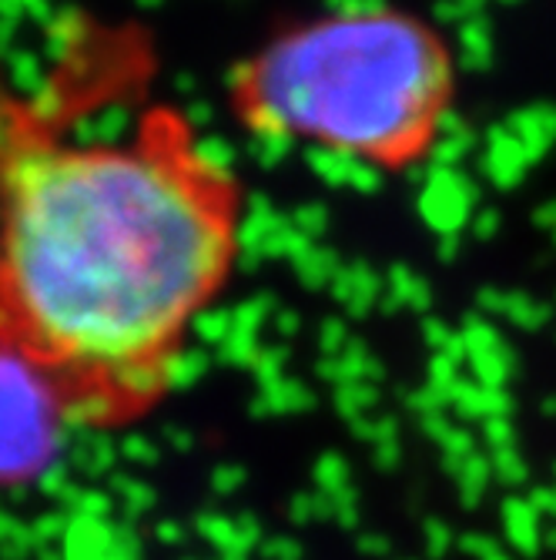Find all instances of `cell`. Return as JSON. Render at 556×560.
<instances>
[{
  "label": "cell",
  "mask_w": 556,
  "mask_h": 560,
  "mask_svg": "<svg viewBox=\"0 0 556 560\" xmlns=\"http://www.w3.org/2000/svg\"><path fill=\"white\" fill-rule=\"evenodd\" d=\"M245 225L232 155L181 108L81 138L0 78V355L68 427L125 430L168 399Z\"/></svg>",
  "instance_id": "obj_1"
},
{
  "label": "cell",
  "mask_w": 556,
  "mask_h": 560,
  "mask_svg": "<svg viewBox=\"0 0 556 560\" xmlns=\"http://www.w3.org/2000/svg\"><path fill=\"white\" fill-rule=\"evenodd\" d=\"M251 141L298 138L376 165L419 159L449 108L452 61L439 37L392 11L288 27L225 81Z\"/></svg>",
  "instance_id": "obj_2"
},
{
  "label": "cell",
  "mask_w": 556,
  "mask_h": 560,
  "mask_svg": "<svg viewBox=\"0 0 556 560\" xmlns=\"http://www.w3.org/2000/svg\"><path fill=\"white\" fill-rule=\"evenodd\" d=\"M64 430L71 427L44 389L0 355V480L11 483L40 474Z\"/></svg>",
  "instance_id": "obj_3"
},
{
  "label": "cell",
  "mask_w": 556,
  "mask_h": 560,
  "mask_svg": "<svg viewBox=\"0 0 556 560\" xmlns=\"http://www.w3.org/2000/svg\"><path fill=\"white\" fill-rule=\"evenodd\" d=\"M480 201V185L460 168H429L419 188V215L442 238L460 235L466 222H473V209Z\"/></svg>",
  "instance_id": "obj_4"
},
{
  "label": "cell",
  "mask_w": 556,
  "mask_h": 560,
  "mask_svg": "<svg viewBox=\"0 0 556 560\" xmlns=\"http://www.w3.org/2000/svg\"><path fill=\"white\" fill-rule=\"evenodd\" d=\"M530 155L527 148L513 138L507 125H493L486 131V148L480 155V172L496 185V188H517L527 172H530Z\"/></svg>",
  "instance_id": "obj_5"
},
{
  "label": "cell",
  "mask_w": 556,
  "mask_h": 560,
  "mask_svg": "<svg viewBox=\"0 0 556 560\" xmlns=\"http://www.w3.org/2000/svg\"><path fill=\"white\" fill-rule=\"evenodd\" d=\"M502 125L513 131V138L527 148L530 162L536 165L556 144V101H536V105L517 108Z\"/></svg>",
  "instance_id": "obj_6"
},
{
  "label": "cell",
  "mask_w": 556,
  "mask_h": 560,
  "mask_svg": "<svg viewBox=\"0 0 556 560\" xmlns=\"http://www.w3.org/2000/svg\"><path fill=\"white\" fill-rule=\"evenodd\" d=\"M457 40H460V65L473 74H483L493 68V55H496V37H493V27L486 21V14H476L470 21L460 24L457 31Z\"/></svg>",
  "instance_id": "obj_7"
},
{
  "label": "cell",
  "mask_w": 556,
  "mask_h": 560,
  "mask_svg": "<svg viewBox=\"0 0 556 560\" xmlns=\"http://www.w3.org/2000/svg\"><path fill=\"white\" fill-rule=\"evenodd\" d=\"M306 155H309V165L326 178V185L352 188V172H356L359 155H348V151H335V148H316V144H309Z\"/></svg>",
  "instance_id": "obj_8"
},
{
  "label": "cell",
  "mask_w": 556,
  "mask_h": 560,
  "mask_svg": "<svg viewBox=\"0 0 556 560\" xmlns=\"http://www.w3.org/2000/svg\"><path fill=\"white\" fill-rule=\"evenodd\" d=\"M476 144V135L466 131H452V135H436L433 141V165L436 168H460V162L470 155Z\"/></svg>",
  "instance_id": "obj_9"
},
{
  "label": "cell",
  "mask_w": 556,
  "mask_h": 560,
  "mask_svg": "<svg viewBox=\"0 0 556 560\" xmlns=\"http://www.w3.org/2000/svg\"><path fill=\"white\" fill-rule=\"evenodd\" d=\"M499 212L496 209H480L476 215H473V235H480V238H493L496 232H499Z\"/></svg>",
  "instance_id": "obj_10"
},
{
  "label": "cell",
  "mask_w": 556,
  "mask_h": 560,
  "mask_svg": "<svg viewBox=\"0 0 556 560\" xmlns=\"http://www.w3.org/2000/svg\"><path fill=\"white\" fill-rule=\"evenodd\" d=\"M533 222H536V229H543L556 242V198L553 201H543V206L536 209V215H533Z\"/></svg>",
  "instance_id": "obj_11"
},
{
  "label": "cell",
  "mask_w": 556,
  "mask_h": 560,
  "mask_svg": "<svg viewBox=\"0 0 556 560\" xmlns=\"http://www.w3.org/2000/svg\"><path fill=\"white\" fill-rule=\"evenodd\" d=\"M457 242H460V235H442V238H439V256H442V259H452V256H457Z\"/></svg>",
  "instance_id": "obj_12"
},
{
  "label": "cell",
  "mask_w": 556,
  "mask_h": 560,
  "mask_svg": "<svg viewBox=\"0 0 556 560\" xmlns=\"http://www.w3.org/2000/svg\"><path fill=\"white\" fill-rule=\"evenodd\" d=\"M502 4H517V0H502Z\"/></svg>",
  "instance_id": "obj_13"
}]
</instances>
